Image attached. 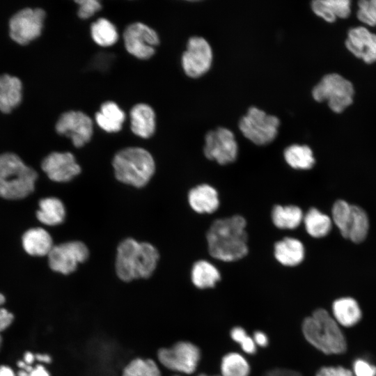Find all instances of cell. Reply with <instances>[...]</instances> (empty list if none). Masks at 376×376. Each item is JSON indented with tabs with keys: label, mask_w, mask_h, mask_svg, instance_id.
Masks as SVG:
<instances>
[{
	"label": "cell",
	"mask_w": 376,
	"mask_h": 376,
	"mask_svg": "<svg viewBox=\"0 0 376 376\" xmlns=\"http://www.w3.org/2000/svg\"><path fill=\"white\" fill-rule=\"evenodd\" d=\"M274 254L276 260L281 265L294 267L303 261L305 250L300 240L287 237L275 243Z\"/></svg>",
	"instance_id": "20"
},
{
	"label": "cell",
	"mask_w": 376,
	"mask_h": 376,
	"mask_svg": "<svg viewBox=\"0 0 376 376\" xmlns=\"http://www.w3.org/2000/svg\"><path fill=\"white\" fill-rule=\"evenodd\" d=\"M131 130L136 136L148 139L155 131V113L151 107L140 103L130 110Z\"/></svg>",
	"instance_id": "19"
},
{
	"label": "cell",
	"mask_w": 376,
	"mask_h": 376,
	"mask_svg": "<svg viewBox=\"0 0 376 376\" xmlns=\"http://www.w3.org/2000/svg\"><path fill=\"white\" fill-rule=\"evenodd\" d=\"M112 164L116 178L136 187L145 186L152 178L155 169L150 153L139 147H129L118 151Z\"/></svg>",
	"instance_id": "5"
},
{
	"label": "cell",
	"mask_w": 376,
	"mask_h": 376,
	"mask_svg": "<svg viewBox=\"0 0 376 376\" xmlns=\"http://www.w3.org/2000/svg\"><path fill=\"white\" fill-rule=\"evenodd\" d=\"M246 226L245 219L237 214L214 221L206 233L212 257L224 262L244 258L249 251Z\"/></svg>",
	"instance_id": "1"
},
{
	"label": "cell",
	"mask_w": 376,
	"mask_h": 376,
	"mask_svg": "<svg viewBox=\"0 0 376 376\" xmlns=\"http://www.w3.org/2000/svg\"><path fill=\"white\" fill-rule=\"evenodd\" d=\"M36 359L41 362L49 363L51 361V358L47 354H38L36 355Z\"/></svg>",
	"instance_id": "45"
},
{
	"label": "cell",
	"mask_w": 376,
	"mask_h": 376,
	"mask_svg": "<svg viewBox=\"0 0 376 376\" xmlns=\"http://www.w3.org/2000/svg\"><path fill=\"white\" fill-rule=\"evenodd\" d=\"M42 169L53 181L63 182L79 174L81 168L74 155L68 152H54L42 162Z\"/></svg>",
	"instance_id": "15"
},
{
	"label": "cell",
	"mask_w": 376,
	"mask_h": 376,
	"mask_svg": "<svg viewBox=\"0 0 376 376\" xmlns=\"http://www.w3.org/2000/svg\"><path fill=\"white\" fill-rule=\"evenodd\" d=\"M197 376H220V375H208L207 374H205V373H202V374H199Z\"/></svg>",
	"instance_id": "47"
},
{
	"label": "cell",
	"mask_w": 376,
	"mask_h": 376,
	"mask_svg": "<svg viewBox=\"0 0 376 376\" xmlns=\"http://www.w3.org/2000/svg\"><path fill=\"white\" fill-rule=\"evenodd\" d=\"M191 279L193 284L199 289L214 288L221 279L218 269L211 263L200 260L192 266Z\"/></svg>",
	"instance_id": "25"
},
{
	"label": "cell",
	"mask_w": 376,
	"mask_h": 376,
	"mask_svg": "<svg viewBox=\"0 0 376 376\" xmlns=\"http://www.w3.org/2000/svg\"><path fill=\"white\" fill-rule=\"evenodd\" d=\"M0 376H16L13 370L6 366H0Z\"/></svg>",
	"instance_id": "43"
},
{
	"label": "cell",
	"mask_w": 376,
	"mask_h": 376,
	"mask_svg": "<svg viewBox=\"0 0 376 376\" xmlns=\"http://www.w3.org/2000/svg\"><path fill=\"white\" fill-rule=\"evenodd\" d=\"M188 202L191 209L199 214L213 213L219 206L217 191L207 184L192 188L188 194Z\"/></svg>",
	"instance_id": "18"
},
{
	"label": "cell",
	"mask_w": 376,
	"mask_h": 376,
	"mask_svg": "<svg viewBox=\"0 0 376 376\" xmlns=\"http://www.w3.org/2000/svg\"><path fill=\"white\" fill-rule=\"evenodd\" d=\"M311 95L318 102L327 101L330 109L339 113L352 104L354 89L349 80L337 73H331L324 75L313 88Z\"/></svg>",
	"instance_id": "7"
},
{
	"label": "cell",
	"mask_w": 376,
	"mask_h": 376,
	"mask_svg": "<svg viewBox=\"0 0 376 376\" xmlns=\"http://www.w3.org/2000/svg\"><path fill=\"white\" fill-rule=\"evenodd\" d=\"M274 225L280 229H295L304 220L302 210L296 205H275L271 213Z\"/></svg>",
	"instance_id": "27"
},
{
	"label": "cell",
	"mask_w": 376,
	"mask_h": 376,
	"mask_svg": "<svg viewBox=\"0 0 376 376\" xmlns=\"http://www.w3.org/2000/svg\"><path fill=\"white\" fill-rule=\"evenodd\" d=\"M311 7L316 15L329 23L334 22L337 18H347L351 13L349 0H315Z\"/></svg>",
	"instance_id": "23"
},
{
	"label": "cell",
	"mask_w": 376,
	"mask_h": 376,
	"mask_svg": "<svg viewBox=\"0 0 376 376\" xmlns=\"http://www.w3.org/2000/svg\"><path fill=\"white\" fill-rule=\"evenodd\" d=\"M29 376H50L48 371L42 365H37L33 368L32 370L29 373Z\"/></svg>",
	"instance_id": "42"
},
{
	"label": "cell",
	"mask_w": 376,
	"mask_h": 376,
	"mask_svg": "<svg viewBox=\"0 0 376 376\" xmlns=\"http://www.w3.org/2000/svg\"><path fill=\"white\" fill-rule=\"evenodd\" d=\"M88 257L86 246L79 241L68 242L54 246L48 254L50 268L63 274L73 272L79 263Z\"/></svg>",
	"instance_id": "13"
},
{
	"label": "cell",
	"mask_w": 376,
	"mask_h": 376,
	"mask_svg": "<svg viewBox=\"0 0 376 376\" xmlns=\"http://www.w3.org/2000/svg\"><path fill=\"white\" fill-rule=\"evenodd\" d=\"M17 376H29V373L24 370H22L17 373Z\"/></svg>",
	"instance_id": "46"
},
{
	"label": "cell",
	"mask_w": 376,
	"mask_h": 376,
	"mask_svg": "<svg viewBox=\"0 0 376 376\" xmlns=\"http://www.w3.org/2000/svg\"><path fill=\"white\" fill-rule=\"evenodd\" d=\"M350 369L353 376H376V364L367 357H355Z\"/></svg>",
	"instance_id": "37"
},
{
	"label": "cell",
	"mask_w": 376,
	"mask_h": 376,
	"mask_svg": "<svg viewBox=\"0 0 376 376\" xmlns=\"http://www.w3.org/2000/svg\"><path fill=\"white\" fill-rule=\"evenodd\" d=\"M56 132L72 140L75 147L88 143L93 135V122L86 113L79 111L63 113L56 124Z\"/></svg>",
	"instance_id": "14"
},
{
	"label": "cell",
	"mask_w": 376,
	"mask_h": 376,
	"mask_svg": "<svg viewBox=\"0 0 376 376\" xmlns=\"http://www.w3.org/2000/svg\"><path fill=\"white\" fill-rule=\"evenodd\" d=\"M315 376H353L350 368L343 365H325L321 366Z\"/></svg>",
	"instance_id": "39"
},
{
	"label": "cell",
	"mask_w": 376,
	"mask_h": 376,
	"mask_svg": "<svg viewBox=\"0 0 376 376\" xmlns=\"http://www.w3.org/2000/svg\"><path fill=\"white\" fill-rule=\"evenodd\" d=\"M256 346L265 347L268 345L269 338L265 333L261 331H256L252 336Z\"/></svg>",
	"instance_id": "41"
},
{
	"label": "cell",
	"mask_w": 376,
	"mask_h": 376,
	"mask_svg": "<svg viewBox=\"0 0 376 376\" xmlns=\"http://www.w3.org/2000/svg\"><path fill=\"white\" fill-rule=\"evenodd\" d=\"M24 251L33 256H48L53 248V241L49 233L42 228L26 230L22 238Z\"/></svg>",
	"instance_id": "21"
},
{
	"label": "cell",
	"mask_w": 376,
	"mask_h": 376,
	"mask_svg": "<svg viewBox=\"0 0 376 376\" xmlns=\"http://www.w3.org/2000/svg\"><path fill=\"white\" fill-rule=\"evenodd\" d=\"M36 359V355H33L31 352H27L25 354H24V361L28 364V365H31L34 359Z\"/></svg>",
	"instance_id": "44"
},
{
	"label": "cell",
	"mask_w": 376,
	"mask_h": 376,
	"mask_svg": "<svg viewBox=\"0 0 376 376\" xmlns=\"http://www.w3.org/2000/svg\"><path fill=\"white\" fill-rule=\"evenodd\" d=\"M283 157L292 169L308 170L315 164V158L311 148L306 145L292 144L284 150Z\"/></svg>",
	"instance_id": "28"
},
{
	"label": "cell",
	"mask_w": 376,
	"mask_h": 376,
	"mask_svg": "<svg viewBox=\"0 0 376 376\" xmlns=\"http://www.w3.org/2000/svg\"><path fill=\"white\" fill-rule=\"evenodd\" d=\"M76 3L79 6L77 15L83 19L92 17L102 8L100 1L96 0H79Z\"/></svg>",
	"instance_id": "38"
},
{
	"label": "cell",
	"mask_w": 376,
	"mask_h": 376,
	"mask_svg": "<svg viewBox=\"0 0 376 376\" xmlns=\"http://www.w3.org/2000/svg\"><path fill=\"white\" fill-rule=\"evenodd\" d=\"M230 336L233 341L239 344L242 350L247 354H254L257 351V346L251 336L241 327H235L231 329Z\"/></svg>",
	"instance_id": "35"
},
{
	"label": "cell",
	"mask_w": 376,
	"mask_h": 376,
	"mask_svg": "<svg viewBox=\"0 0 376 376\" xmlns=\"http://www.w3.org/2000/svg\"><path fill=\"white\" fill-rule=\"evenodd\" d=\"M123 40L130 54L143 60L153 56L159 43L157 32L141 22H134L127 26L123 33Z\"/></svg>",
	"instance_id": "12"
},
{
	"label": "cell",
	"mask_w": 376,
	"mask_h": 376,
	"mask_svg": "<svg viewBox=\"0 0 376 376\" xmlns=\"http://www.w3.org/2000/svg\"><path fill=\"white\" fill-rule=\"evenodd\" d=\"M357 17L361 22L370 26H376V0L359 1Z\"/></svg>",
	"instance_id": "36"
},
{
	"label": "cell",
	"mask_w": 376,
	"mask_h": 376,
	"mask_svg": "<svg viewBox=\"0 0 376 376\" xmlns=\"http://www.w3.org/2000/svg\"><path fill=\"white\" fill-rule=\"evenodd\" d=\"M1 344H2V338L0 335V349H1Z\"/></svg>",
	"instance_id": "48"
},
{
	"label": "cell",
	"mask_w": 376,
	"mask_h": 376,
	"mask_svg": "<svg viewBox=\"0 0 376 376\" xmlns=\"http://www.w3.org/2000/svg\"><path fill=\"white\" fill-rule=\"evenodd\" d=\"M301 330L306 342L324 355L340 356L347 351L348 343L343 329L326 308H318L306 316Z\"/></svg>",
	"instance_id": "2"
},
{
	"label": "cell",
	"mask_w": 376,
	"mask_h": 376,
	"mask_svg": "<svg viewBox=\"0 0 376 376\" xmlns=\"http://www.w3.org/2000/svg\"><path fill=\"white\" fill-rule=\"evenodd\" d=\"M5 301L4 296L0 293V331L8 327L13 320V314L6 309L1 308V306L4 304Z\"/></svg>",
	"instance_id": "40"
},
{
	"label": "cell",
	"mask_w": 376,
	"mask_h": 376,
	"mask_svg": "<svg viewBox=\"0 0 376 376\" xmlns=\"http://www.w3.org/2000/svg\"><path fill=\"white\" fill-rule=\"evenodd\" d=\"M352 206L345 201L338 200L332 207V220L345 238H347L348 228L352 217Z\"/></svg>",
	"instance_id": "34"
},
{
	"label": "cell",
	"mask_w": 376,
	"mask_h": 376,
	"mask_svg": "<svg viewBox=\"0 0 376 376\" xmlns=\"http://www.w3.org/2000/svg\"><path fill=\"white\" fill-rule=\"evenodd\" d=\"M22 85L16 77L7 74L0 75V111L8 113L22 100Z\"/></svg>",
	"instance_id": "22"
},
{
	"label": "cell",
	"mask_w": 376,
	"mask_h": 376,
	"mask_svg": "<svg viewBox=\"0 0 376 376\" xmlns=\"http://www.w3.org/2000/svg\"><path fill=\"white\" fill-rule=\"evenodd\" d=\"M329 312L343 329L354 328L361 322L363 316L359 302L350 296L335 299L331 304Z\"/></svg>",
	"instance_id": "17"
},
{
	"label": "cell",
	"mask_w": 376,
	"mask_h": 376,
	"mask_svg": "<svg viewBox=\"0 0 376 376\" xmlns=\"http://www.w3.org/2000/svg\"><path fill=\"white\" fill-rule=\"evenodd\" d=\"M175 376H178V375H175Z\"/></svg>",
	"instance_id": "49"
},
{
	"label": "cell",
	"mask_w": 376,
	"mask_h": 376,
	"mask_svg": "<svg viewBox=\"0 0 376 376\" xmlns=\"http://www.w3.org/2000/svg\"><path fill=\"white\" fill-rule=\"evenodd\" d=\"M250 370L249 361L238 352H228L221 360L220 376H249Z\"/></svg>",
	"instance_id": "29"
},
{
	"label": "cell",
	"mask_w": 376,
	"mask_h": 376,
	"mask_svg": "<svg viewBox=\"0 0 376 376\" xmlns=\"http://www.w3.org/2000/svg\"><path fill=\"white\" fill-rule=\"evenodd\" d=\"M345 45L349 52L366 63L376 62V34L366 27L350 29Z\"/></svg>",
	"instance_id": "16"
},
{
	"label": "cell",
	"mask_w": 376,
	"mask_h": 376,
	"mask_svg": "<svg viewBox=\"0 0 376 376\" xmlns=\"http://www.w3.org/2000/svg\"><path fill=\"white\" fill-rule=\"evenodd\" d=\"M369 221L366 212L360 207L352 206V217L347 238L355 243L363 242L368 232Z\"/></svg>",
	"instance_id": "32"
},
{
	"label": "cell",
	"mask_w": 376,
	"mask_h": 376,
	"mask_svg": "<svg viewBox=\"0 0 376 376\" xmlns=\"http://www.w3.org/2000/svg\"><path fill=\"white\" fill-rule=\"evenodd\" d=\"M65 216L64 205L58 198L48 197L40 201L36 217L43 224L47 226L60 224L63 221Z\"/></svg>",
	"instance_id": "26"
},
{
	"label": "cell",
	"mask_w": 376,
	"mask_h": 376,
	"mask_svg": "<svg viewBox=\"0 0 376 376\" xmlns=\"http://www.w3.org/2000/svg\"><path fill=\"white\" fill-rule=\"evenodd\" d=\"M281 125L279 118L264 110L252 106L238 122L243 136L257 146H266L277 136Z\"/></svg>",
	"instance_id": "6"
},
{
	"label": "cell",
	"mask_w": 376,
	"mask_h": 376,
	"mask_svg": "<svg viewBox=\"0 0 376 376\" xmlns=\"http://www.w3.org/2000/svg\"><path fill=\"white\" fill-rule=\"evenodd\" d=\"M45 12L41 8H24L10 19V36L17 43L26 45L41 34Z\"/></svg>",
	"instance_id": "11"
},
{
	"label": "cell",
	"mask_w": 376,
	"mask_h": 376,
	"mask_svg": "<svg viewBox=\"0 0 376 376\" xmlns=\"http://www.w3.org/2000/svg\"><path fill=\"white\" fill-rule=\"evenodd\" d=\"M213 52L209 42L203 37H190L181 57L182 68L187 76L196 79L211 68Z\"/></svg>",
	"instance_id": "9"
},
{
	"label": "cell",
	"mask_w": 376,
	"mask_h": 376,
	"mask_svg": "<svg viewBox=\"0 0 376 376\" xmlns=\"http://www.w3.org/2000/svg\"><path fill=\"white\" fill-rule=\"evenodd\" d=\"M307 233L313 237L326 236L331 229V220L329 216L316 208H311L304 217Z\"/></svg>",
	"instance_id": "30"
},
{
	"label": "cell",
	"mask_w": 376,
	"mask_h": 376,
	"mask_svg": "<svg viewBox=\"0 0 376 376\" xmlns=\"http://www.w3.org/2000/svg\"><path fill=\"white\" fill-rule=\"evenodd\" d=\"M95 120L98 126L107 132H119L125 120V114L119 106L108 101L102 104L100 111L95 113Z\"/></svg>",
	"instance_id": "24"
},
{
	"label": "cell",
	"mask_w": 376,
	"mask_h": 376,
	"mask_svg": "<svg viewBox=\"0 0 376 376\" xmlns=\"http://www.w3.org/2000/svg\"><path fill=\"white\" fill-rule=\"evenodd\" d=\"M37 178L36 171L17 155H0V197L8 200L26 197L34 191Z\"/></svg>",
	"instance_id": "4"
},
{
	"label": "cell",
	"mask_w": 376,
	"mask_h": 376,
	"mask_svg": "<svg viewBox=\"0 0 376 376\" xmlns=\"http://www.w3.org/2000/svg\"><path fill=\"white\" fill-rule=\"evenodd\" d=\"M159 260L157 249L148 242L128 238L118 246L116 271L120 279L129 282L147 279L155 271Z\"/></svg>",
	"instance_id": "3"
},
{
	"label": "cell",
	"mask_w": 376,
	"mask_h": 376,
	"mask_svg": "<svg viewBox=\"0 0 376 376\" xmlns=\"http://www.w3.org/2000/svg\"><path fill=\"white\" fill-rule=\"evenodd\" d=\"M91 34L94 42L102 47L111 46L118 39L116 26L105 18H100L92 24Z\"/></svg>",
	"instance_id": "31"
},
{
	"label": "cell",
	"mask_w": 376,
	"mask_h": 376,
	"mask_svg": "<svg viewBox=\"0 0 376 376\" xmlns=\"http://www.w3.org/2000/svg\"><path fill=\"white\" fill-rule=\"evenodd\" d=\"M201 358V350L189 341H179L170 347H163L157 352V359L163 366L187 375L196 370Z\"/></svg>",
	"instance_id": "8"
},
{
	"label": "cell",
	"mask_w": 376,
	"mask_h": 376,
	"mask_svg": "<svg viewBox=\"0 0 376 376\" xmlns=\"http://www.w3.org/2000/svg\"><path fill=\"white\" fill-rule=\"evenodd\" d=\"M122 376H161V371L155 361L136 358L124 368Z\"/></svg>",
	"instance_id": "33"
},
{
	"label": "cell",
	"mask_w": 376,
	"mask_h": 376,
	"mask_svg": "<svg viewBox=\"0 0 376 376\" xmlns=\"http://www.w3.org/2000/svg\"><path fill=\"white\" fill-rule=\"evenodd\" d=\"M203 153L207 159L221 165L235 162L238 155V144L234 133L224 127L208 131L205 136Z\"/></svg>",
	"instance_id": "10"
}]
</instances>
